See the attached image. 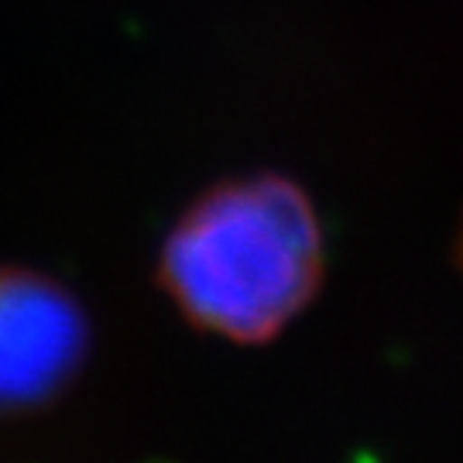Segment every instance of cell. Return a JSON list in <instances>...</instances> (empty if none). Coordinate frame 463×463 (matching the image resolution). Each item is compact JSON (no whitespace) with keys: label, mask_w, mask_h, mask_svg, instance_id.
I'll return each mask as SVG.
<instances>
[{"label":"cell","mask_w":463,"mask_h":463,"mask_svg":"<svg viewBox=\"0 0 463 463\" xmlns=\"http://www.w3.org/2000/svg\"><path fill=\"white\" fill-rule=\"evenodd\" d=\"M323 271L319 216L285 175H250L196 199L158 265L185 319L233 344L279 336L316 298Z\"/></svg>","instance_id":"cell-1"},{"label":"cell","mask_w":463,"mask_h":463,"mask_svg":"<svg viewBox=\"0 0 463 463\" xmlns=\"http://www.w3.org/2000/svg\"><path fill=\"white\" fill-rule=\"evenodd\" d=\"M453 261H457V268L463 271V223H460V233H457V248H453Z\"/></svg>","instance_id":"cell-3"},{"label":"cell","mask_w":463,"mask_h":463,"mask_svg":"<svg viewBox=\"0 0 463 463\" xmlns=\"http://www.w3.org/2000/svg\"><path fill=\"white\" fill-rule=\"evenodd\" d=\"M86 316L62 285L0 268V412L34 409L83 364Z\"/></svg>","instance_id":"cell-2"}]
</instances>
